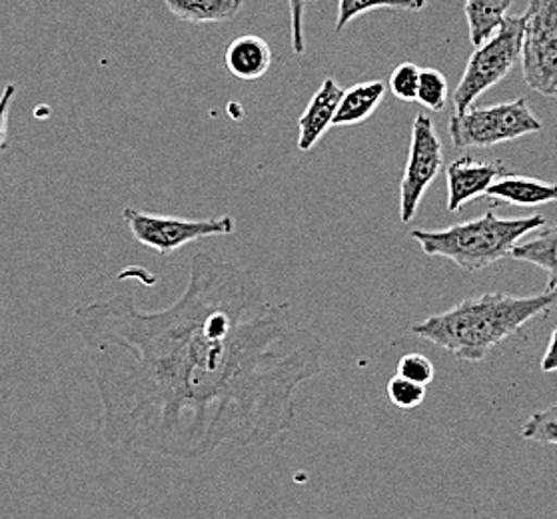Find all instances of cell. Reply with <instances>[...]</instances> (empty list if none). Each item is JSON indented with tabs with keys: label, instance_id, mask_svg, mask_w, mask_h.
<instances>
[{
	"label": "cell",
	"instance_id": "cell-5",
	"mask_svg": "<svg viewBox=\"0 0 557 519\" xmlns=\"http://www.w3.org/2000/svg\"><path fill=\"white\" fill-rule=\"evenodd\" d=\"M542 122L530 110L525 98L492 107H470L449 119L451 143L460 150L492 148L528 134L542 133Z\"/></svg>",
	"mask_w": 557,
	"mask_h": 519
},
{
	"label": "cell",
	"instance_id": "cell-13",
	"mask_svg": "<svg viewBox=\"0 0 557 519\" xmlns=\"http://www.w3.org/2000/svg\"><path fill=\"white\" fill-rule=\"evenodd\" d=\"M386 97V85L382 81H370L344 90L334 126H354L368 121Z\"/></svg>",
	"mask_w": 557,
	"mask_h": 519
},
{
	"label": "cell",
	"instance_id": "cell-2",
	"mask_svg": "<svg viewBox=\"0 0 557 519\" xmlns=\"http://www.w3.org/2000/svg\"><path fill=\"white\" fill-rule=\"evenodd\" d=\"M557 306V286L533 296L485 292L466 298L446 312L430 316L410 328L413 336L434 344L463 362H484L504 339L520 334L521 328L552 312Z\"/></svg>",
	"mask_w": 557,
	"mask_h": 519
},
{
	"label": "cell",
	"instance_id": "cell-21",
	"mask_svg": "<svg viewBox=\"0 0 557 519\" xmlns=\"http://www.w3.org/2000/svg\"><path fill=\"white\" fill-rule=\"evenodd\" d=\"M388 399L400 410H413L418 406H422L425 399V386L413 384L410 380L394 375L386 387Z\"/></svg>",
	"mask_w": 557,
	"mask_h": 519
},
{
	"label": "cell",
	"instance_id": "cell-10",
	"mask_svg": "<svg viewBox=\"0 0 557 519\" xmlns=\"http://www.w3.org/2000/svg\"><path fill=\"white\" fill-rule=\"evenodd\" d=\"M342 97H344V90L334 78H326L315 90L314 97L308 102L298 121V128H300L298 148L302 152L312 150L318 145V140L330 131V126H334V116L338 112Z\"/></svg>",
	"mask_w": 557,
	"mask_h": 519
},
{
	"label": "cell",
	"instance_id": "cell-8",
	"mask_svg": "<svg viewBox=\"0 0 557 519\" xmlns=\"http://www.w3.org/2000/svg\"><path fill=\"white\" fill-rule=\"evenodd\" d=\"M442 169L444 146L436 133L434 121L428 114H418L412 124L410 152L400 182L401 224H408L416 218L425 190L436 181Z\"/></svg>",
	"mask_w": 557,
	"mask_h": 519
},
{
	"label": "cell",
	"instance_id": "cell-6",
	"mask_svg": "<svg viewBox=\"0 0 557 519\" xmlns=\"http://www.w3.org/2000/svg\"><path fill=\"white\" fill-rule=\"evenodd\" d=\"M122 220L131 230L134 240L160 256H170L193 242L231 236L236 230V222L231 214L188 220V218L148 214V212L136 210L133 206H126L122 210Z\"/></svg>",
	"mask_w": 557,
	"mask_h": 519
},
{
	"label": "cell",
	"instance_id": "cell-17",
	"mask_svg": "<svg viewBox=\"0 0 557 519\" xmlns=\"http://www.w3.org/2000/svg\"><path fill=\"white\" fill-rule=\"evenodd\" d=\"M425 0H338V16L334 33H342L351 21L362 14L377 9H394V11H422Z\"/></svg>",
	"mask_w": 557,
	"mask_h": 519
},
{
	"label": "cell",
	"instance_id": "cell-14",
	"mask_svg": "<svg viewBox=\"0 0 557 519\" xmlns=\"http://www.w3.org/2000/svg\"><path fill=\"white\" fill-rule=\"evenodd\" d=\"M513 260L542 268L549 274L552 286H557V224L533 230L511 252Z\"/></svg>",
	"mask_w": 557,
	"mask_h": 519
},
{
	"label": "cell",
	"instance_id": "cell-25",
	"mask_svg": "<svg viewBox=\"0 0 557 519\" xmlns=\"http://www.w3.org/2000/svg\"><path fill=\"white\" fill-rule=\"evenodd\" d=\"M542 370L547 374L557 372V326L552 332V338H549V344L545 348L544 358H542Z\"/></svg>",
	"mask_w": 557,
	"mask_h": 519
},
{
	"label": "cell",
	"instance_id": "cell-12",
	"mask_svg": "<svg viewBox=\"0 0 557 519\" xmlns=\"http://www.w3.org/2000/svg\"><path fill=\"white\" fill-rule=\"evenodd\" d=\"M485 196L492 200V206L506 202L521 208H533L557 202V184L508 174L494 182Z\"/></svg>",
	"mask_w": 557,
	"mask_h": 519
},
{
	"label": "cell",
	"instance_id": "cell-16",
	"mask_svg": "<svg viewBox=\"0 0 557 519\" xmlns=\"http://www.w3.org/2000/svg\"><path fill=\"white\" fill-rule=\"evenodd\" d=\"M511 0H466L463 13L473 47H480L504 25Z\"/></svg>",
	"mask_w": 557,
	"mask_h": 519
},
{
	"label": "cell",
	"instance_id": "cell-24",
	"mask_svg": "<svg viewBox=\"0 0 557 519\" xmlns=\"http://www.w3.org/2000/svg\"><path fill=\"white\" fill-rule=\"evenodd\" d=\"M16 85L4 86L2 95H0V150H7L9 146V112H11V104H13L14 97H16Z\"/></svg>",
	"mask_w": 557,
	"mask_h": 519
},
{
	"label": "cell",
	"instance_id": "cell-18",
	"mask_svg": "<svg viewBox=\"0 0 557 519\" xmlns=\"http://www.w3.org/2000/svg\"><path fill=\"white\" fill-rule=\"evenodd\" d=\"M521 437L542 444V446H557V401L545 410L535 411L521 428Z\"/></svg>",
	"mask_w": 557,
	"mask_h": 519
},
{
	"label": "cell",
	"instance_id": "cell-4",
	"mask_svg": "<svg viewBox=\"0 0 557 519\" xmlns=\"http://www.w3.org/2000/svg\"><path fill=\"white\" fill-rule=\"evenodd\" d=\"M523 26L525 18L506 16L504 25L497 28L492 37L475 47L472 57L468 59L466 71L461 74L460 85L454 90V107L456 112L473 107V102L487 92L490 88L499 85L521 59L523 47Z\"/></svg>",
	"mask_w": 557,
	"mask_h": 519
},
{
	"label": "cell",
	"instance_id": "cell-7",
	"mask_svg": "<svg viewBox=\"0 0 557 519\" xmlns=\"http://www.w3.org/2000/svg\"><path fill=\"white\" fill-rule=\"evenodd\" d=\"M523 18V81L535 92L544 97H556L557 0H530Z\"/></svg>",
	"mask_w": 557,
	"mask_h": 519
},
{
	"label": "cell",
	"instance_id": "cell-15",
	"mask_svg": "<svg viewBox=\"0 0 557 519\" xmlns=\"http://www.w3.org/2000/svg\"><path fill=\"white\" fill-rule=\"evenodd\" d=\"M164 4L182 23L208 25L232 21L243 11L244 0H164Z\"/></svg>",
	"mask_w": 557,
	"mask_h": 519
},
{
	"label": "cell",
	"instance_id": "cell-26",
	"mask_svg": "<svg viewBox=\"0 0 557 519\" xmlns=\"http://www.w3.org/2000/svg\"><path fill=\"white\" fill-rule=\"evenodd\" d=\"M554 98H557V92H556V97H554Z\"/></svg>",
	"mask_w": 557,
	"mask_h": 519
},
{
	"label": "cell",
	"instance_id": "cell-19",
	"mask_svg": "<svg viewBox=\"0 0 557 519\" xmlns=\"http://www.w3.org/2000/svg\"><path fill=\"white\" fill-rule=\"evenodd\" d=\"M448 97V81H446V76L436 71V69H424L420 73L418 102L425 107V109L440 112V110L446 109Z\"/></svg>",
	"mask_w": 557,
	"mask_h": 519
},
{
	"label": "cell",
	"instance_id": "cell-3",
	"mask_svg": "<svg viewBox=\"0 0 557 519\" xmlns=\"http://www.w3.org/2000/svg\"><path fill=\"white\" fill-rule=\"evenodd\" d=\"M542 214L499 218L494 206L482 217L451 224L448 228L412 230L410 236L422 252L454 262L463 272H480L508 258L530 232L545 226Z\"/></svg>",
	"mask_w": 557,
	"mask_h": 519
},
{
	"label": "cell",
	"instance_id": "cell-20",
	"mask_svg": "<svg viewBox=\"0 0 557 519\" xmlns=\"http://www.w3.org/2000/svg\"><path fill=\"white\" fill-rule=\"evenodd\" d=\"M420 66L413 62H401L389 76V90L401 102H418Z\"/></svg>",
	"mask_w": 557,
	"mask_h": 519
},
{
	"label": "cell",
	"instance_id": "cell-22",
	"mask_svg": "<svg viewBox=\"0 0 557 519\" xmlns=\"http://www.w3.org/2000/svg\"><path fill=\"white\" fill-rule=\"evenodd\" d=\"M398 375L410 380L413 384L428 387V384H432V380L436 375V368L430 358H425L424 354H406L398 362Z\"/></svg>",
	"mask_w": 557,
	"mask_h": 519
},
{
	"label": "cell",
	"instance_id": "cell-23",
	"mask_svg": "<svg viewBox=\"0 0 557 519\" xmlns=\"http://www.w3.org/2000/svg\"><path fill=\"white\" fill-rule=\"evenodd\" d=\"M290 4L292 21V50L300 57L306 50V38H304V11L308 0H288Z\"/></svg>",
	"mask_w": 557,
	"mask_h": 519
},
{
	"label": "cell",
	"instance_id": "cell-9",
	"mask_svg": "<svg viewBox=\"0 0 557 519\" xmlns=\"http://www.w3.org/2000/svg\"><path fill=\"white\" fill-rule=\"evenodd\" d=\"M508 174L506 164L499 160H478L472 157L454 160L446 169L449 212H460L461 206L485 196L494 182Z\"/></svg>",
	"mask_w": 557,
	"mask_h": 519
},
{
	"label": "cell",
	"instance_id": "cell-11",
	"mask_svg": "<svg viewBox=\"0 0 557 519\" xmlns=\"http://www.w3.org/2000/svg\"><path fill=\"white\" fill-rule=\"evenodd\" d=\"M272 49L267 40L256 35L234 38L224 52L226 71L244 83H255L267 76L272 66Z\"/></svg>",
	"mask_w": 557,
	"mask_h": 519
},
{
	"label": "cell",
	"instance_id": "cell-1",
	"mask_svg": "<svg viewBox=\"0 0 557 519\" xmlns=\"http://www.w3.org/2000/svg\"><path fill=\"white\" fill-rule=\"evenodd\" d=\"M110 447L196 461L220 447L274 444L296 396L324 372L322 342L252 270L198 252L181 296L145 312L114 294L73 312Z\"/></svg>",
	"mask_w": 557,
	"mask_h": 519
}]
</instances>
